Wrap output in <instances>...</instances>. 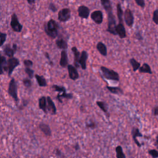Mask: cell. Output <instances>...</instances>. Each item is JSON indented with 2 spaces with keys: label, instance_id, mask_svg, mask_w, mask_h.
I'll list each match as a JSON object with an SVG mask.
<instances>
[{
  "label": "cell",
  "instance_id": "e575fe53",
  "mask_svg": "<svg viewBox=\"0 0 158 158\" xmlns=\"http://www.w3.org/2000/svg\"><path fill=\"white\" fill-rule=\"evenodd\" d=\"M25 72L27 74L28 77L29 78H32L34 76V71L32 69H30V67H26L25 69Z\"/></svg>",
  "mask_w": 158,
  "mask_h": 158
},
{
  "label": "cell",
  "instance_id": "4316f807",
  "mask_svg": "<svg viewBox=\"0 0 158 158\" xmlns=\"http://www.w3.org/2000/svg\"><path fill=\"white\" fill-rule=\"evenodd\" d=\"M36 80L38 82V85L41 87H45L47 86V82L45 78L43 76H39V75H35V76Z\"/></svg>",
  "mask_w": 158,
  "mask_h": 158
},
{
  "label": "cell",
  "instance_id": "8d00e7d4",
  "mask_svg": "<svg viewBox=\"0 0 158 158\" xmlns=\"http://www.w3.org/2000/svg\"><path fill=\"white\" fill-rule=\"evenodd\" d=\"M152 21L156 25H158V9H156L155 11L153 12Z\"/></svg>",
  "mask_w": 158,
  "mask_h": 158
},
{
  "label": "cell",
  "instance_id": "ab89813d",
  "mask_svg": "<svg viewBox=\"0 0 158 158\" xmlns=\"http://www.w3.org/2000/svg\"><path fill=\"white\" fill-rule=\"evenodd\" d=\"M48 8L49 10H51V11L53 12H56L57 11V8L55 6V4H54L53 3H51L50 4H49Z\"/></svg>",
  "mask_w": 158,
  "mask_h": 158
},
{
  "label": "cell",
  "instance_id": "d590c367",
  "mask_svg": "<svg viewBox=\"0 0 158 158\" xmlns=\"http://www.w3.org/2000/svg\"><path fill=\"white\" fill-rule=\"evenodd\" d=\"M148 153L153 158H158V151L156 150H150L148 151Z\"/></svg>",
  "mask_w": 158,
  "mask_h": 158
},
{
  "label": "cell",
  "instance_id": "1f68e13d",
  "mask_svg": "<svg viewBox=\"0 0 158 158\" xmlns=\"http://www.w3.org/2000/svg\"><path fill=\"white\" fill-rule=\"evenodd\" d=\"M116 157L117 158H125L126 156L124 155L123 152L122 148L121 146H117L116 148Z\"/></svg>",
  "mask_w": 158,
  "mask_h": 158
},
{
  "label": "cell",
  "instance_id": "52a82bcc",
  "mask_svg": "<svg viewBox=\"0 0 158 158\" xmlns=\"http://www.w3.org/2000/svg\"><path fill=\"white\" fill-rule=\"evenodd\" d=\"M71 17V12L70 9L64 8L58 12V20L60 22H66L68 21Z\"/></svg>",
  "mask_w": 158,
  "mask_h": 158
},
{
  "label": "cell",
  "instance_id": "44dd1931",
  "mask_svg": "<svg viewBox=\"0 0 158 158\" xmlns=\"http://www.w3.org/2000/svg\"><path fill=\"white\" fill-rule=\"evenodd\" d=\"M39 103V107L40 109H42L43 112L45 113L47 112V100L46 97L42 96L38 100Z\"/></svg>",
  "mask_w": 158,
  "mask_h": 158
},
{
  "label": "cell",
  "instance_id": "ac0fdd59",
  "mask_svg": "<svg viewBox=\"0 0 158 158\" xmlns=\"http://www.w3.org/2000/svg\"><path fill=\"white\" fill-rule=\"evenodd\" d=\"M71 49L74 55V65H75L76 67L78 68L80 66V64H79V59H80V53L78 51L77 48L75 46L72 47Z\"/></svg>",
  "mask_w": 158,
  "mask_h": 158
},
{
  "label": "cell",
  "instance_id": "603a6c76",
  "mask_svg": "<svg viewBox=\"0 0 158 158\" xmlns=\"http://www.w3.org/2000/svg\"><path fill=\"white\" fill-rule=\"evenodd\" d=\"M138 71L141 73H148V74L152 73L151 67L150 66L149 64L147 63H144L141 66H140V69H138Z\"/></svg>",
  "mask_w": 158,
  "mask_h": 158
},
{
  "label": "cell",
  "instance_id": "f6af8a7d",
  "mask_svg": "<svg viewBox=\"0 0 158 158\" xmlns=\"http://www.w3.org/2000/svg\"><path fill=\"white\" fill-rule=\"evenodd\" d=\"M155 146L158 149V136L156 137V141L155 143Z\"/></svg>",
  "mask_w": 158,
  "mask_h": 158
},
{
  "label": "cell",
  "instance_id": "d6a6232c",
  "mask_svg": "<svg viewBox=\"0 0 158 158\" xmlns=\"http://www.w3.org/2000/svg\"><path fill=\"white\" fill-rule=\"evenodd\" d=\"M52 88L54 89V90L58 91L59 93V94H62V93L66 92V88L62 87V86H58L56 85H54L52 86Z\"/></svg>",
  "mask_w": 158,
  "mask_h": 158
},
{
  "label": "cell",
  "instance_id": "6da1fadb",
  "mask_svg": "<svg viewBox=\"0 0 158 158\" xmlns=\"http://www.w3.org/2000/svg\"><path fill=\"white\" fill-rule=\"evenodd\" d=\"M59 26L54 19H50L44 27V31L48 37L55 38L58 35Z\"/></svg>",
  "mask_w": 158,
  "mask_h": 158
},
{
  "label": "cell",
  "instance_id": "836d02e7",
  "mask_svg": "<svg viewBox=\"0 0 158 158\" xmlns=\"http://www.w3.org/2000/svg\"><path fill=\"white\" fill-rule=\"evenodd\" d=\"M7 34L0 32V46H2L5 42L6 41Z\"/></svg>",
  "mask_w": 158,
  "mask_h": 158
},
{
  "label": "cell",
  "instance_id": "f1b7e54d",
  "mask_svg": "<svg viewBox=\"0 0 158 158\" xmlns=\"http://www.w3.org/2000/svg\"><path fill=\"white\" fill-rule=\"evenodd\" d=\"M131 66L133 69V72H136L137 71L138 69L140 67V63L139 62H138L135 58H131L129 61Z\"/></svg>",
  "mask_w": 158,
  "mask_h": 158
},
{
  "label": "cell",
  "instance_id": "74e56055",
  "mask_svg": "<svg viewBox=\"0 0 158 158\" xmlns=\"http://www.w3.org/2000/svg\"><path fill=\"white\" fill-rule=\"evenodd\" d=\"M23 83L25 87L27 88H30L32 87V82L29 78H24L23 80Z\"/></svg>",
  "mask_w": 158,
  "mask_h": 158
},
{
  "label": "cell",
  "instance_id": "cb8c5ba5",
  "mask_svg": "<svg viewBox=\"0 0 158 158\" xmlns=\"http://www.w3.org/2000/svg\"><path fill=\"white\" fill-rule=\"evenodd\" d=\"M56 44L58 48L63 49V50H65V49H67L68 48L67 43L62 38L58 39L56 41Z\"/></svg>",
  "mask_w": 158,
  "mask_h": 158
},
{
  "label": "cell",
  "instance_id": "f546056e",
  "mask_svg": "<svg viewBox=\"0 0 158 158\" xmlns=\"http://www.w3.org/2000/svg\"><path fill=\"white\" fill-rule=\"evenodd\" d=\"M96 105L105 114H108V105L107 103L103 101H97Z\"/></svg>",
  "mask_w": 158,
  "mask_h": 158
},
{
  "label": "cell",
  "instance_id": "d4e9b609",
  "mask_svg": "<svg viewBox=\"0 0 158 158\" xmlns=\"http://www.w3.org/2000/svg\"><path fill=\"white\" fill-rule=\"evenodd\" d=\"M101 3L103 8L105 9V11L107 12L109 11H112L111 0H101Z\"/></svg>",
  "mask_w": 158,
  "mask_h": 158
},
{
  "label": "cell",
  "instance_id": "4dcf8cb0",
  "mask_svg": "<svg viewBox=\"0 0 158 158\" xmlns=\"http://www.w3.org/2000/svg\"><path fill=\"white\" fill-rule=\"evenodd\" d=\"M73 97V95L72 93H67V92L64 93L62 94H58L57 96V100L59 101V102L62 103V100L61 98H66V99H71Z\"/></svg>",
  "mask_w": 158,
  "mask_h": 158
},
{
  "label": "cell",
  "instance_id": "83f0119b",
  "mask_svg": "<svg viewBox=\"0 0 158 158\" xmlns=\"http://www.w3.org/2000/svg\"><path fill=\"white\" fill-rule=\"evenodd\" d=\"M117 18L119 19V22L120 23H123V12L122 9L121 4L120 3H117Z\"/></svg>",
  "mask_w": 158,
  "mask_h": 158
},
{
  "label": "cell",
  "instance_id": "4fadbf2b",
  "mask_svg": "<svg viewBox=\"0 0 158 158\" xmlns=\"http://www.w3.org/2000/svg\"><path fill=\"white\" fill-rule=\"evenodd\" d=\"M116 32L117 33V35H119V37L121 39L126 38L127 37L126 30L123 23L119 22V24L117 25L116 27Z\"/></svg>",
  "mask_w": 158,
  "mask_h": 158
},
{
  "label": "cell",
  "instance_id": "2e32d148",
  "mask_svg": "<svg viewBox=\"0 0 158 158\" xmlns=\"http://www.w3.org/2000/svg\"><path fill=\"white\" fill-rule=\"evenodd\" d=\"M17 49V47L16 44H14L12 47H11L9 45H7L4 48V53L7 56L12 58L14 56V54L16 53Z\"/></svg>",
  "mask_w": 158,
  "mask_h": 158
},
{
  "label": "cell",
  "instance_id": "5b68a950",
  "mask_svg": "<svg viewBox=\"0 0 158 158\" xmlns=\"http://www.w3.org/2000/svg\"><path fill=\"white\" fill-rule=\"evenodd\" d=\"M10 25H11V28L12 29V30L15 32L20 33L22 30L23 26L19 22L16 13H13L12 14Z\"/></svg>",
  "mask_w": 158,
  "mask_h": 158
},
{
  "label": "cell",
  "instance_id": "484cf974",
  "mask_svg": "<svg viewBox=\"0 0 158 158\" xmlns=\"http://www.w3.org/2000/svg\"><path fill=\"white\" fill-rule=\"evenodd\" d=\"M106 88L108 91H109L112 94H115V95H123V90L120 87L106 86Z\"/></svg>",
  "mask_w": 158,
  "mask_h": 158
},
{
  "label": "cell",
  "instance_id": "8fae6325",
  "mask_svg": "<svg viewBox=\"0 0 158 158\" xmlns=\"http://www.w3.org/2000/svg\"><path fill=\"white\" fill-rule=\"evenodd\" d=\"M90 9H89L87 6H84V5H82L80 6L78 8V16L82 19H87L88 18L89 15H90Z\"/></svg>",
  "mask_w": 158,
  "mask_h": 158
},
{
  "label": "cell",
  "instance_id": "7bdbcfd3",
  "mask_svg": "<svg viewBox=\"0 0 158 158\" xmlns=\"http://www.w3.org/2000/svg\"><path fill=\"white\" fill-rule=\"evenodd\" d=\"M87 127H88V128H95V127H96V123H94V122H91V123H87Z\"/></svg>",
  "mask_w": 158,
  "mask_h": 158
},
{
  "label": "cell",
  "instance_id": "b9f144b4",
  "mask_svg": "<svg viewBox=\"0 0 158 158\" xmlns=\"http://www.w3.org/2000/svg\"><path fill=\"white\" fill-rule=\"evenodd\" d=\"M152 113L155 116H158V106H155L152 108Z\"/></svg>",
  "mask_w": 158,
  "mask_h": 158
},
{
  "label": "cell",
  "instance_id": "ee69618b",
  "mask_svg": "<svg viewBox=\"0 0 158 158\" xmlns=\"http://www.w3.org/2000/svg\"><path fill=\"white\" fill-rule=\"evenodd\" d=\"M27 1L28 3L29 4L32 5V4H33L35 3L36 0H27Z\"/></svg>",
  "mask_w": 158,
  "mask_h": 158
},
{
  "label": "cell",
  "instance_id": "30bf717a",
  "mask_svg": "<svg viewBox=\"0 0 158 158\" xmlns=\"http://www.w3.org/2000/svg\"><path fill=\"white\" fill-rule=\"evenodd\" d=\"M91 19L96 24L100 25L102 24L103 21V14L102 11L100 10L93 11L91 14Z\"/></svg>",
  "mask_w": 158,
  "mask_h": 158
},
{
  "label": "cell",
  "instance_id": "e0dca14e",
  "mask_svg": "<svg viewBox=\"0 0 158 158\" xmlns=\"http://www.w3.org/2000/svg\"><path fill=\"white\" fill-rule=\"evenodd\" d=\"M59 64L62 67H67L69 65V60L67 53L66 50H62L61 53V59Z\"/></svg>",
  "mask_w": 158,
  "mask_h": 158
},
{
  "label": "cell",
  "instance_id": "ffe728a7",
  "mask_svg": "<svg viewBox=\"0 0 158 158\" xmlns=\"http://www.w3.org/2000/svg\"><path fill=\"white\" fill-rule=\"evenodd\" d=\"M39 128H40V130H42V132L45 135L48 136V137L51 136V128L48 124H46V123H41L39 125Z\"/></svg>",
  "mask_w": 158,
  "mask_h": 158
},
{
  "label": "cell",
  "instance_id": "3957f363",
  "mask_svg": "<svg viewBox=\"0 0 158 158\" xmlns=\"http://www.w3.org/2000/svg\"><path fill=\"white\" fill-rule=\"evenodd\" d=\"M107 28L106 31L109 33H111L113 35H117L116 32V19L115 16L114 15L112 11H109L107 12Z\"/></svg>",
  "mask_w": 158,
  "mask_h": 158
},
{
  "label": "cell",
  "instance_id": "7a4b0ae2",
  "mask_svg": "<svg viewBox=\"0 0 158 158\" xmlns=\"http://www.w3.org/2000/svg\"><path fill=\"white\" fill-rule=\"evenodd\" d=\"M101 71L102 72L103 76L107 80H111L119 82L120 80V76L119 73L115 71L112 70L111 69H109L105 66H101L100 67Z\"/></svg>",
  "mask_w": 158,
  "mask_h": 158
},
{
  "label": "cell",
  "instance_id": "d6986e66",
  "mask_svg": "<svg viewBox=\"0 0 158 158\" xmlns=\"http://www.w3.org/2000/svg\"><path fill=\"white\" fill-rule=\"evenodd\" d=\"M96 49L102 56H106L107 54V47L103 42H98L96 44Z\"/></svg>",
  "mask_w": 158,
  "mask_h": 158
},
{
  "label": "cell",
  "instance_id": "9a60e30c",
  "mask_svg": "<svg viewBox=\"0 0 158 158\" xmlns=\"http://www.w3.org/2000/svg\"><path fill=\"white\" fill-rule=\"evenodd\" d=\"M88 57V53L85 51H83L80 54V59H79V64L83 70H85L87 69V61Z\"/></svg>",
  "mask_w": 158,
  "mask_h": 158
},
{
  "label": "cell",
  "instance_id": "277c9868",
  "mask_svg": "<svg viewBox=\"0 0 158 158\" xmlns=\"http://www.w3.org/2000/svg\"><path fill=\"white\" fill-rule=\"evenodd\" d=\"M8 94L11 96L16 102L19 101V98L17 95V83L14 78H12L9 83L8 87Z\"/></svg>",
  "mask_w": 158,
  "mask_h": 158
},
{
  "label": "cell",
  "instance_id": "9c48e42d",
  "mask_svg": "<svg viewBox=\"0 0 158 158\" xmlns=\"http://www.w3.org/2000/svg\"><path fill=\"white\" fill-rule=\"evenodd\" d=\"M132 138L133 141L135 142V144L137 145V146L139 148H141L142 146L141 143L138 140L137 138L138 137H143V135L142 133L140 132L139 128L137 127H133L132 129Z\"/></svg>",
  "mask_w": 158,
  "mask_h": 158
},
{
  "label": "cell",
  "instance_id": "7402d4cb",
  "mask_svg": "<svg viewBox=\"0 0 158 158\" xmlns=\"http://www.w3.org/2000/svg\"><path fill=\"white\" fill-rule=\"evenodd\" d=\"M7 70V61L4 56L0 54V75H2L4 71Z\"/></svg>",
  "mask_w": 158,
  "mask_h": 158
},
{
  "label": "cell",
  "instance_id": "7c38bea8",
  "mask_svg": "<svg viewBox=\"0 0 158 158\" xmlns=\"http://www.w3.org/2000/svg\"><path fill=\"white\" fill-rule=\"evenodd\" d=\"M67 70L69 72V76L71 80H76L79 78V74L76 67L72 65H68Z\"/></svg>",
  "mask_w": 158,
  "mask_h": 158
},
{
  "label": "cell",
  "instance_id": "ba28073f",
  "mask_svg": "<svg viewBox=\"0 0 158 158\" xmlns=\"http://www.w3.org/2000/svg\"><path fill=\"white\" fill-rule=\"evenodd\" d=\"M123 17H124V21L127 26L129 27H132L134 23V17H133L132 11L129 8L126 9L123 12Z\"/></svg>",
  "mask_w": 158,
  "mask_h": 158
},
{
  "label": "cell",
  "instance_id": "5bb4252c",
  "mask_svg": "<svg viewBox=\"0 0 158 158\" xmlns=\"http://www.w3.org/2000/svg\"><path fill=\"white\" fill-rule=\"evenodd\" d=\"M46 100H47V111L50 112L51 114L55 115L57 112V110L56 106L54 105L52 99L49 96H48L46 97Z\"/></svg>",
  "mask_w": 158,
  "mask_h": 158
},
{
  "label": "cell",
  "instance_id": "f35d334b",
  "mask_svg": "<svg viewBox=\"0 0 158 158\" xmlns=\"http://www.w3.org/2000/svg\"><path fill=\"white\" fill-rule=\"evenodd\" d=\"M135 3L138 6H140L142 8H144L145 7V0H135Z\"/></svg>",
  "mask_w": 158,
  "mask_h": 158
},
{
  "label": "cell",
  "instance_id": "8992f818",
  "mask_svg": "<svg viewBox=\"0 0 158 158\" xmlns=\"http://www.w3.org/2000/svg\"><path fill=\"white\" fill-rule=\"evenodd\" d=\"M20 64L19 60L14 57L10 58L7 61V71L8 72V76H11L13 71L16 67H17Z\"/></svg>",
  "mask_w": 158,
  "mask_h": 158
},
{
  "label": "cell",
  "instance_id": "60d3db41",
  "mask_svg": "<svg viewBox=\"0 0 158 158\" xmlns=\"http://www.w3.org/2000/svg\"><path fill=\"white\" fill-rule=\"evenodd\" d=\"M24 64L26 67H31L33 66V62L29 59H26L24 61Z\"/></svg>",
  "mask_w": 158,
  "mask_h": 158
}]
</instances>
